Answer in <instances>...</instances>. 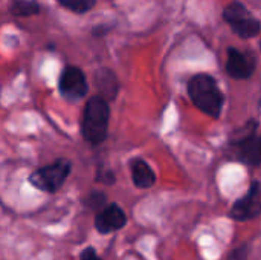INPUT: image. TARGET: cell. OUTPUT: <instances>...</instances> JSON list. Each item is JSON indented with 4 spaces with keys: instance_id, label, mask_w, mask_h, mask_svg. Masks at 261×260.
Segmentation results:
<instances>
[{
    "instance_id": "9",
    "label": "cell",
    "mask_w": 261,
    "mask_h": 260,
    "mask_svg": "<svg viewBox=\"0 0 261 260\" xmlns=\"http://www.w3.org/2000/svg\"><path fill=\"white\" fill-rule=\"evenodd\" d=\"M234 147L237 150V158L240 162L246 166H260L261 164V135H254L252 138Z\"/></svg>"
},
{
    "instance_id": "1",
    "label": "cell",
    "mask_w": 261,
    "mask_h": 260,
    "mask_svg": "<svg viewBox=\"0 0 261 260\" xmlns=\"http://www.w3.org/2000/svg\"><path fill=\"white\" fill-rule=\"evenodd\" d=\"M188 95L193 104L211 118H219L225 97L217 81L208 74H197L188 81Z\"/></svg>"
},
{
    "instance_id": "11",
    "label": "cell",
    "mask_w": 261,
    "mask_h": 260,
    "mask_svg": "<svg viewBox=\"0 0 261 260\" xmlns=\"http://www.w3.org/2000/svg\"><path fill=\"white\" fill-rule=\"evenodd\" d=\"M95 83L99 90V97L104 98L106 101L113 100L116 97L119 84H118V78L115 77V74L112 70H109V69L98 70L95 75Z\"/></svg>"
},
{
    "instance_id": "18",
    "label": "cell",
    "mask_w": 261,
    "mask_h": 260,
    "mask_svg": "<svg viewBox=\"0 0 261 260\" xmlns=\"http://www.w3.org/2000/svg\"><path fill=\"white\" fill-rule=\"evenodd\" d=\"M81 260H102V259H99V257L96 256V253H95V250H93V248H87L86 251H83V254H81Z\"/></svg>"
},
{
    "instance_id": "10",
    "label": "cell",
    "mask_w": 261,
    "mask_h": 260,
    "mask_svg": "<svg viewBox=\"0 0 261 260\" xmlns=\"http://www.w3.org/2000/svg\"><path fill=\"white\" fill-rule=\"evenodd\" d=\"M132 179L138 188H150L156 182V175L144 159L138 158L132 161Z\"/></svg>"
},
{
    "instance_id": "14",
    "label": "cell",
    "mask_w": 261,
    "mask_h": 260,
    "mask_svg": "<svg viewBox=\"0 0 261 260\" xmlns=\"http://www.w3.org/2000/svg\"><path fill=\"white\" fill-rule=\"evenodd\" d=\"M106 195L102 192H92L86 196L84 199V205L89 210H101L106 205Z\"/></svg>"
},
{
    "instance_id": "16",
    "label": "cell",
    "mask_w": 261,
    "mask_h": 260,
    "mask_svg": "<svg viewBox=\"0 0 261 260\" xmlns=\"http://www.w3.org/2000/svg\"><path fill=\"white\" fill-rule=\"evenodd\" d=\"M96 181L110 185V184L115 182V176H113V173H112L110 170H106V172H104V170H99V173L96 175Z\"/></svg>"
},
{
    "instance_id": "4",
    "label": "cell",
    "mask_w": 261,
    "mask_h": 260,
    "mask_svg": "<svg viewBox=\"0 0 261 260\" xmlns=\"http://www.w3.org/2000/svg\"><path fill=\"white\" fill-rule=\"evenodd\" d=\"M70 170H72V164L67 159H57L54 164L35 170L29 176V182L41 192L54 193L61 188Z\"/></svg>"
},
{
    "instance_id": "2",
    "label": "cell",
    "mask_w": 261,
    "mask_h": 260,
    "mask_svg": "<svg viewBox=\"0 0 261 260\" xmlns=\"http://www.w3.org/2000/svg\"><path fill=\"white\" fill-rule=\"evenodd\" d=\"M109 118L110 109L104 98L92 97L84 107L83 121H81V133L83 138L90 144H99L107 138L109 130Z\"/></svg>"
},
{
    "instance_id": "8",
    "label": "cell",
    "mask_w": 261,
    "mask_h": 260,
    "mask_svg": "<svg viewBox=\"0 0 261 260\" xmlns=\"http://www.w3.org/2000/svg\"><path fill=\"white\" fill-rule=\"evenodd\" d=\"M127 224V216L118 204L106 205L95 219V227L101 234H109L121 230Z\"/></svg>"
},
{
    "instance_id": "15",
    "label": "cell",
    "mask_w": 261,
    "mask_h": 260,
    "mask_svg": "<svg viewBox=\"0 0 261 260\" xmlns=\"http://www.w3.org/2000/svg\"><path fill=\"white\" fill-rule=\"evenodd\" d=\"M63 6L72 9L73 12H86L93 8L96 0H58Z\"/></svg>"
},
{
    "instance_id": "12",
    "label": "cell",
    "mask_w": 261,
    "mask_h": 260,
    "mask_svg": "<svg viewBox=\"0 0 261 260\" xmlns=\"http://www.w3.org/2000/svg\"><path fill=\"white\" fill-rule=\"evenodd\" d=\"M11 11L15 15H18V17H29V15L37 14L40 11V8H38V5L35 2H31V0H17L12 5Z\"/></svg>"
},
{
    "instance_id": "13",
    "label": "cell",
    "mask_w": 261,
    "mask_h": 260,
    "mask_svg": "<svg viewBox=\"0 0 261 260\" xmlns=\"http://www.w3.org/2000/svg\"><path fill=\"white\" fill-rule=\"evenodd\" d=\"M255 130H257V121H249V123H246V126H245V127H242L240 130H237V132L232 135V138H231V144H232V146H239V144H242L243 141H246V139L252 138V136L255 135Z\"/></svg>"
},
{
    "instance_id": "5",
    "label": "cell",
    "mask_w": 261,
    "mask_h": 260,
    "mask_svg": "<svg viewBox=\"0 0 261 260\" xmlns=\"http://www.w3.org/2000/svg\"><path fill=\"white\" fill-rule=\"evenodd\" d=\"M60 93L67 101H78L87 93V81L83 70L76 66H67L60 77Z\"/></svg>"
},
{
    "instance_id": "17",
    "label": "cell",
    "mask_w": 261,
    "mask_h": 260,
    "mask_svg": "<svg viewBox=\"0 0 261 260\" xmlns=\"http://www.w3.org/2000/svg\"><path fill=\"white\" fill-rule=\"evenodd\" d=\"M248 253H249V248H248V245L239 247V248H237V250L232 253L231 259L232 260H246L248 259Z\"/></svg>"
},
{
    "instance_id": "6",
    "label": "cell",
    "mask_w": 261,
    "mask_h": 260,
    "mask_svg": "<svg viewBox=\"0 0 261 260\" xmlns=\"http://www.w3.org/2000/svg\"><path fill=\"white\" fill-rule=\"evenodd\" d=\"M255 66H257V61L252 52L240 51L237 48H228L225 69L229 77L236 80H248L252 77Z\"/></svg>"
},
{
    "instance_id": "19",
    "label": "cell",
    "mask_w": 261,
    "mask_h": 260,
    "mask_svg": "<svg viewBox=\"0 0 261 260\" xmlns=\"http://www.w3.org/2000/svg\"><path fill=\"white\" fill-rule=\"evenodd\" d=\"M260 49H261V43H260Z\"/></svg>"
},
{
    "instance_id": "7",
    "label": "cell",
    "mask_w": 261,
    "mask_h": 260,
    "mask_svg": "<svg viewBox=\"0 0 261 260\" xmlns=\"http://www.w3.org/2000/svg\"><path fill=\"white\" fill-rule=\"evenodd\" d=\"M261 215V185L255 181L252 182L248 193L237 201L231 208V218L240 222L255 219Z\"/></svg>"
},
{
    "instance_id": "3",
    "label": "cell",
    "mask_w": 261,
    "mask_h": 260,
    "mask_svg": "<svg viewBox=\"0 0 261 260\" xmlns=\"http://www.w3.org/2000/svg\"><path fill=\"white\" fill-rule=\"evenodd\" d=\"M223 20L242 38L257 37L261 31V23L242 2H231L223 9Z\"/></svg>"
}]
</instances>
